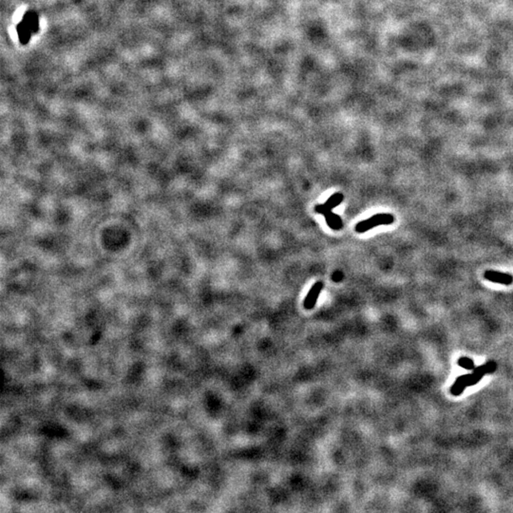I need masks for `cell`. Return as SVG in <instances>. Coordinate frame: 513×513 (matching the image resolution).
I'll return each mask as SVG.
<instances>
[{"instance_id": "cell-7", "label": "cell", "mask_w": 513, "mask_h": 513, "mask_svg": "<svg viewBox=\"0 0 513 513\" xmlns=\"http://www.w3.org/2000/svg\"><path fill=\"white\" fill-rule=\"evenodd\" d=\"M457 363L460 367H462L464 369H467V370H474L475 369L474 362L469 357H461L458 359Z\"/></svg>"}, {"instance_id": "cell-8", "label": "cell", "mask_w": 513, "mask_h": 513, "mask_svg": "<svg viewBox=\"0 0 513 513\" xmlns=\"http://www.w3.org/2000/svg\"><path fill=\"white\" fill-rule=\"evenodd\" d=\"M342 278H343V274H342V272H340V271H336V272L332 275V279H333L335 282H339V281H341V280H342Z\"/></svg>"}, {"instance_id": "cell-6", "label": "cell", "mask_w": 513, "mask_h": 513, "mask_svg": "<svg viewBox=\"0 0 513 513\" xmlns=\"http://www.w3.org/2000/svg\"><path fill=\"white\" fill-rule=\"evenodd\" d=\"M466 384L463 380L462 377L460 376L458 379L455 380L454 385L451 388V393L454 395V396H460L464 392V390L466 389Z\"/></svg>"}, {"instance_id": "cell-3", "label": "cell", "mask_w": 513, "mask_h": 513, "mask_svg": "<svg viewBox=\"0 0 513 513\" xmlns=\"http://www.w3.org/2000/svg\"><path fill=\"white\" fill-rule=\"evenodd\" d=\"M484 278L488 281L504 284V285H510L513 282V276L510 274H506L503 272H498L494 270H487L484 273Z\"/></svg>"}, {"instance_id": "cell-4", "label": "cell", "mask_w": 513, "mask_h": 513, "mask_svg": "<svg viewBox=\"0 0 513 513\" xmlns=\"http://www.w3.org/2000/svg\"><path fill=\"white\" fill-rule=\"evenodd\" d=\"M322 289H323V283L321 281H318L312 286L311 289L309 290L308 294L303 302V306L305 309L311 310L315 307Z\"/></svg>"}, {"instance_id": "cell-2", "label": "cell", "mask_w": 513, "mask_h": 513, "mask_svg": "<svg viewBox=\"0 0 513 513\" xmlns=\"http://www.w3.org/2000/svg\"><path fill=\"white\" fill-rule=\"evenodd\" d=\"M315 210L317 213H320L322 214L325 218V222L327 224L329 228L333 230H340L341 228H343V222L341 218L337 215L335 214L334 212H332V209H330L328 206L324 203V204H318L316 207H315Z\"/></svg>"}, {"instance_id": "cell-5", "label": "cell", "mask_w": 513, "mask_h": 513, "mask_svg": "<svg viewBox=\"0 0 513 513\" xmlns=\"http://www.w3.org/2000/svg\"><path fill=\"white\" fill-rule=\"evenodd\" d=\"M344 199V196L343 194L340 193V192H337V193L333 194L328 200L325 202V204L328 206L330 209H333L335 207L338 206L342 201Z\"/></svg>"}, {"instance_id": "cell-1", "label": "cell", "mask_w": 513, "mask_h": 513, "mask_svg": "<svg viewBox=\"0 0 513 513\" xmlns=\"http://www.w3.org/2000/svg\"><path fill=\"white\" fill-rule=\"evenodd\" d=\"M395 222V217L390 213H381L376 214L370 217L369 219H364L359 222L355 226V231L357 233H365L370 229L378 228L380 226H390Z\"/></svg>"}]
</instances>
